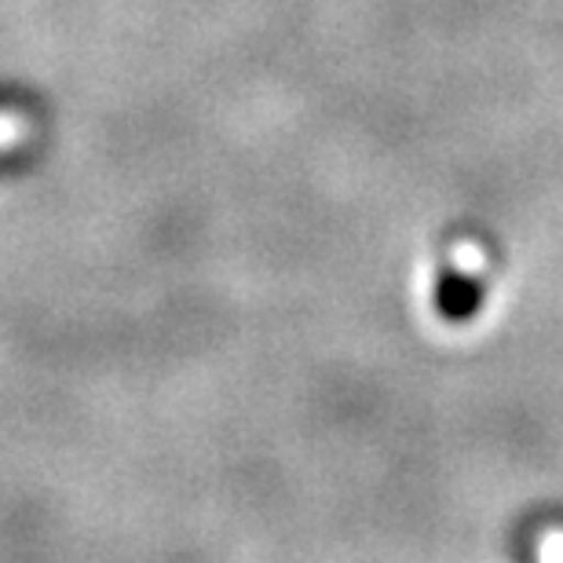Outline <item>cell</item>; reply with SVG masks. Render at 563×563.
<instances>
[{"label":"cell","mask_w":563,"mask_h":563,"mask_svg":"<svg viewBox=\"0 0 563 563\" xmlns=\"http://www.w3.org/2000/svg\"><path fill=\"white\" fill-rule=\"evenodd\" d=\"M30 118L22 110H0V151H15L30 140Z\"/></svg>","instance_id":"6da1fadb"}]
</instances>
